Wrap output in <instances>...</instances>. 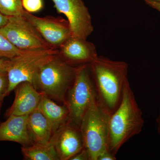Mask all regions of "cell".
Returning <instances> with one entry per match:
<instances>
[{"instance_id": "obj_1", "label": "cell", "mask_w": 160, "mask_h": 160, "mask_svg": "<svg viewBox=\"0 0 160 160\" xmlns=\"http://www.w3.org/2000/svg\"><path fill=\"white\" fill-rule=\"evenodd\" d=\"M89 66L97 98L110 115L121 102L129 66L126 62L98 56Z\"/></svg>"}, {"instance_id": "obj_2", "label": "cell", "mask_w": 160, "mask_h": 160, "mask_svg": "<svg viewBox=\"0 0 160 160\" xmlns=\"http://www.w3.org/2000/svg\"><path fill=\"white\" fill-rule=\"evenodd\" d=\"M144 125L142 112L128 80L123 89L121 102L108 118L107 146L109 151L116 155L125 143L139 134Z\"/></svg>"}, {"instance_id": "obj_3", "label": "cell", "mask_w": 160, "mask_h": 160, "mask_svg": "<svg viewBox=\"0 0 160 160\" xmlns=\"http://www.w3.org/2000/svg\"><path fill=\"white\" fill-rule=\"evenodd\" d=\"M78 67L67 63L58 54L56 55L41 67L35 78L33 86L48 97L65 104Z\"/></svg>"}, {"instance_id": "obj_4", "label": "cell", "mask_w": 160, "mask_h": 160, "mask_svg": "<svg viewBox=\"0 0 160 160\" xmlns=\"http://www.w3.org/2000/svg\"><path fill=\"white\" fill-rule=\"evenodd\" d=\"M109 117L95 95L83 116L79 128L90 160H98L100 155L108 149Z\"/></svg>"}, {"instance_id": "obj_5", "label": "cell", "mask_w": 160, "mask_h": 160, "mask_svg": "<svg viewBox=\"0 0 160 160\" xmlns=\"http://www.w3.org/2000/svg\"><path fill=\"white\" fill-rule=\"evenodd\" d=\"M58 54V50L55 49L25 51L8 59L6 69L9 79L7 96L21 83L29 82L33 84L41 67Z\"/></svg>"}, {"instance_id": "obj_6", "label": "cell", "mask_w": 160, "mask_h": 160, "mask_svg": "<svg viewBox=\"0 0 160 160\" xmlns=\"http://www.w3.org/2000/svg\"><path fill=\"white\" fill-rule=\"evenodd\" d=\"M96 93L89 64L78 67L74 82L66 94L69 123L80 128L83 116Z\"/></svg>"}, {"instance_id": "obj_7", "label": "cell", "mask_w": 160, "mask_h": 160, "mask_svg": "<svg viewBox=\"0 0 160 160\" xmlns=\"http://www.w3.org/2000/svg\"><path fill=\"white\" fill-rule=\"evenodd\" d=\"M0 31L17 48L22 51L54 49L23 15L9 17L8 23Z\"/></svg>"}, {"instance_id": "obj_8", "label": "cell", "mask_w": 160, "mask_h": 160, "mask_svg": "<svg viewBox=\"0 0 160 160\" xmlns=\"http://www.w3.org/2000/svg\"><path fill=\"white\" fill-rule=\"evenodd\" d=\"M59 13L67 18L72 36L86 40L93 31L91 15L82 0H52Z\"/></svg>"}, {"instance_id": "obj_9", "label": "cell", "mask_w": 160, "mask_h": 160, "mask_svg": "<svg viewBox=\"0 0 160 160\" xmlns=\"http://www.w3.org/2000/svg\"><path fill=\"white\" fill-rule=\"evenodd\" d=\"M23 15L35 27L47 43L56 49L72 36L68 20L52 17H38L25 10Z\"/></svg>"}, {"instance_id": "obj_10", "label": "cell", "mask_w": 160, "mask_h": 160, "mask_svg": "<svg viewBox=\"0 0 160 160\" xmlns=\"http://www.w3.org/2000/svg\"><path fill=\"white\" fill-rule=\"evenodd\" d=\"M50 141L60 160H70L84 148L79 128L69 123L54 132Z\"/></svg>"}, {"instance_id": "obj_11", "label": "cell", "mask_w": 160, "mask_h": 160, "mask_svg": "<svg viewBox=\"0 0 160 160\" xmlns=\"http://www.w3.org/2000/svg\"><path fill=\"white\" fill-rule=\"evenodd\" d=\"M58 55L75 66L89 64L98 56L96 48L92 43L72 36L60 47Z\"/></svg>"}, {"instance_id": "obj_12", "label": "cell", "mask_w": 160, "mask_h": 160, "mask_svg": "<svg viewBox=\"0 0 160 160\" xmlns=\"http://www.w3.org/2000/svg\"><path fill=\"white\" fill-rule=\"evenodd\" d=\"M15 97L13 102L6 112L10 115H29L37 109L43 93L38 90L33 84L23 82L14 89Z\"/></svg>"}, {"instance_id": "obj_13", "label": "cell", "mask_w": 160, "mask_h": 160, "mask_svg": "<svg viewBox=\"0 0 160 160\" xmlns=\"http://www.w3.org/2000/svg\"><path fill=\"white\" fill-rule=\"evenodd\" d=\"M28 115H10L0 124V142L9 141L26 147L34 144L28 129Z\"/></svg>"}, {"instance_id": "obj_14", "label": "cell", "mask_w": 160, "mask_h": 160, "mask_svg": "<svg viewBox=\"0 0 160 160\" xmlns=\"http://www.w3.org/2000/svg\"><path fill=\"white\" fill-rule=\"evenodd\" d=\"M38 109L50 123L53 133L69 122V110L66 105L59 106L46 95L43 94Z\"/></svg>"}, {"instance_id": "obj_15", "label": "cell", "mask_w": 160, "mask_h": 160, "mask_svg": "<svg viewBox=\"0 0 160 160\" xmlns=\"http://www.w3.org/2000/svg\"><path fill=\"white\" fill-rule=\"evenodd\" d=\"M27 124L34 143L49 142L53 134L52 128L46 117L38 109L28 115Z\"/></svg>"}, {"instance_id": "obj_16", "label": "cell", "mask_w": 160, "mask_h": 160, "mask_svg": "<svg viewBox=\"0 0 160 160\" xmlns=\"http://www.w3.org/2000/svg\"><path fill=\"white\" fill-rule=\"evenodd\" d=\"M22 152L25 158L30 160H60L51 142L47 144L34 143L31 146H22Z\"/></svg>"}, {"instance_id": "obj_17", "label": "cell", "mask_w": 160, "mask_h": 160, "mask_svg": "<svg viewBox=\"0 0 160 160\" xmlns=\"http://www.w3.org/2000/svg\"><path fill=\"white\" fill-rule=\"evenodd\" d=\"M25 51L17 48L0 31V58L11 59Z\"/></svg>"}, {"instance_id": "obj_18", "label": "cell", "mask_w": 160, "mask_h": 160, "mask_svg": "<svg viewBox=\"0 0 160 160\" xmlns=\"http://www.w3.org/2000/svg\"><path fill=\"white\" fill-rule=\"evenodd\" d=\"M22 0H0V12L8 17L23 15Z\"/></svg>"}, {"instance_id": "obj_19", "label": "cell", "mask_w": 160, "mask_h": 160, "mask_svg": "<svg viewBox=\"0 0 160 160\" xmlns=\"http://www.w3.org/2000/svg\"><path fill=\"white\" fill-rule=\"evenodd\" d=\"M9 86V79L7 72L5 69H0V105H2L4 98L7 96Z\"/></svg>"}, {"instance_id": "obj_20", "label": "cell", "mask_w": 160, "mask_h": 160, "mask_svg": "<svg viewBox=\"0 0 160 160\" xmlns=\"http://www.w3.org/2000/svg\"><path fill=\"white\" fill-rule=\"evenodd\" d=\"M22 2L24 9L30 13L39 11L43 7L42 0H22Z\"/></svg>"}, {"instance_id": "obj_21", "label": "cell", "mask_w": 160, "mask_h": 160, "mask_svg": "<svg viewBox=\"0 0 160 160\" xmlns=\"http://www.w3.org/2000/svg\"><path fill=\"white\" fill-rule=\"evenodd\" d=\"M70 160H90V158L88 151L84 147L82 150L73 156Z\"/></svg>"}, {"instance_id": "obj_22", "label": "cell", "mask_w": 160, "mask_h": 160, "mask_svg": "<svg viewBox=\"0 0 160 160\" xmlns=\"http://www.w3.org/2000/svg\"><path fill=\"white\" fill-rule=\"evenodd\" d=\"M116 156L112 154L109 149H107L100 155L98 160H116Z\"/></svg>"}, {"instance_id": "obj_23", "label": "cell", "mask_w": 160, "mask_h": 160, "mask_svg": "<svg viewBox=\"0 0 160 160\" xmlns=\"http://www.w3.org/2000/svg\"><path fill=\"white\" fill-rule=\"evenodd\" d=\"M9 19V17L5 15L0 12V29L8 23Z\"/></svg>"}, {"instance_id": "obj_24", "label": "cell", "mask_w": 160, "mask_h": 160, "mask_svg": "<svg viewBox=\"0 0 160 160\" xmlns=\"http://www.w3.org/2000/svg\"><path fill=\"white\" fill-rule=\"evenodd\" d=\"M146 4L160 12V3L153 1H145Z\"/></svg>"}, {"instance_id": "obj_25", "label": "cell", "mask_w": 160, "mask_h": 160, "mask_svg": "<svg viewBox=\"0 0 160 160\" xmlns=\"http://www.w3.org/2000/svg\"><path fill=\"white\" fill-rule=\"evenodd\" d=\"M8 61L6 59L0 58V69L6 70Z\"/></svg>"}, {"instance_id": "obj_26", "label": "cell", "mask_w": 160, "mask_h": 160, "mask_svg": "<svg viewBox=\"0 0 160 160\" xmlns=\"http://www.w3.org/2000/svg\"><path fill=\"white\" fill-rule=\"evenodd\" d=\"M157 123L158 126V132L159 135L160 136V108H159V113L158 117L156 119Z\"/></svg>"}, {"instance_id": "obj_27", "label": "cell", "mask_w": 160, "mask_h": 160, "mask_svg": "<svg viewBox=\"0 0 160 160\" xmlns=\"http://www.w3.org/2000/svg\"><path fill=\"white\" fill-rule=\"evenodd\" d=\"M144 1H153V2H158L160 3V0H144Z\"/></svg>"}, {"instance_id": "obj_28", "label": "cell", "mask_w": 160, "mask_h": 160, "mask_svg": "<svg viewBox=\"0 0 160 160\" xmlns=\"http://www.w3.org/2000/svg\"><path fill=\"white\" fill-rule=\"evenodd\" d=\"M1 106V105H0V106Z\"/></svg>"}]
</instances>
